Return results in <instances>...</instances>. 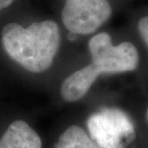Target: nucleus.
Here are the masks:
<instances>
[{
  "label": "nucleus",
  "mask_w": 148,
  "mask_h": 148,
  "mask_svg": "<svg viewBox=\"0 0 148 148\" xmlns=\"http://www.w3.org/2000/svg\"><path fill=\"white\" fill-rule=\"evenodd\" d=\"M138 32L148 46V16H144L138 21Z\"/></svg>",
  "instance_id": "0eeeda50"
},
{
  "label": "nucleus",
  "mask_w": 148,
  "mask_h": 148,
  "mask_svg": "<svg viewBox=\"0 0 148 148\" xmlns=\"http://www.w3.org/2000/svg\"><path fill=\"white\" fill-rule=\"evenodd\" d=\"M0 148H42V139L27 122H12L0 138Z\"/></svg>",
  "instance_id": "39448f33"
},
{
  "label": "nucleus",
  "mask_w": 148,
  "mask_h": 148,
  "mask_svg": "<svg viewBox=\"0 0 148 148\" xmlns=\"http://www.w3.org/2000/svg\"><path fill=\"white\" fill-rule=\"evenodd\" d=\"M89 136L100 148H126L136 137L132 120L124 111L106 108L87 121Z\"/></svg>",
  "instance_id": "7ed1b4c3"
},
{
  "label": "nucleus",
  "mask_w": 148,
  "mask_h": 148,
  "mask_svg": "<svg viewBox=\"0 0 148 148\" xmlns=\"http://www.w3.org/2000/svg\"><path fill=\"white\" fill-rule=\"evenodd\" d=\"M76 36H77L76 34L70 33V34H69V40H70V41H75V40H76Z\"/></svg>",
  "instance_id": "1a4fd4ad"
},
{
  "label": "nucleus",
  "mask_w": 148,
  "mask_h": 148,
  "mask_svg": "<svg viewBox=\"0 0 148 148\" xmlns=\"http://www.w3.org/2000/svg\"><path fill=\"white\" fill-rule=\"evenodd\" d=\"M56 148H100L92 138L79 126L68 127L60 135Z\"/></svg>",
  "instance_id": "423d86ee"
},
{
  "label": "nucleus",
  "mask_w": 148,
  "mask_h": 148,
  "mask_svg": "<svg viewBox=\"0 0 148 148\" xmlns=\"http://www.w3.org/2000/svg\"><path fill=\"white\" fill-rule=\"evenodd\" d=\"M59 45V27L53 20L34 22L27 27L12 22L2 30V46L5 53L31 73L47 70Z\"/></svg>",
  "instance_id": "f03ea898"
},
{
  "label": "nucleus",
  "mask_w": 148,
  "mask_h": 148,
  "mask_svg": "<svg viewBox=\"0 0 148 148\" xmlns=\"http://www.w3.org/2000/svg\"><path fill=\"white\" fill-rule=\"evenodd\" d=\"M92 62L69 75L60 87V95L67 102H75L85 97L102 74H121L137 68L139 54L135 45L123 42L114 45L106 32L95 34L89 41Z\"/></svg>",
  "instance_id": "f257e3e1"
},
{
  "label": "nucleus",
  "mask_w": 148,
  "mask_h": 148,
  "mask_svg": "<svg viewBox=\"0 0 148 148\" xmlns=\"http://www.w3.org/2000/svg\"><path fill=\"white\" fill-rule=\"evenodd\" d=\"M111 13L108 0H66L62 19L70 33L87 35L106 22Z\"/></svg>",
  "instance_id": "20e7f679"
},
{
  "label": "nucleus",
  "mask_w": 148,
  "mask_h": 148,
  "mask_svg": "<svg viewBox=\"0 0 148 148\" xmlns=\"http://www.w3.org/2000/svg\"><path fill=\"white\" fill-rule=\"evenodd\" d=\"M13 1H14V0H0V12H1V10L8 8Z\"/></svg>",
  "instance_id": "6e6552de"
},
{
  "label": "nucleus",
  "mask_w": 148,
  "mask_h": 148,
  "mask_svg": "<svg viewBox=\"0 0 148 148\" xmlns=\"http://www.w3.org/2000/svg\"><path fill=\"white\" fill-rule=\"evenodd\" d=\"M146 115H147V121H148V109H147V113H146Z\"/></svg>",
  "instance_id": "9d476101"
}]
</instances>
